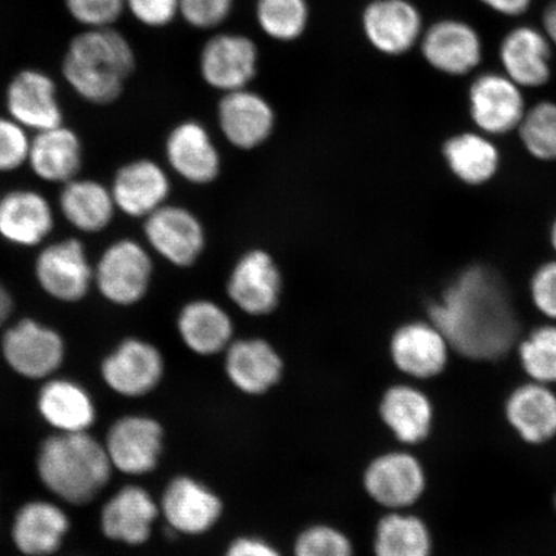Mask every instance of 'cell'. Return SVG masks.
<instances>
[{
  "instance_id": "obj_1",
  "label": "cell",
  "mask_w": 556,
  "mask_h": 556,
  "mask_svg": "<svg viewBox=\"0 0 556 556\" xmlns=\"http://www.w3.org/2000/svg\"><path fill=\"white\" fill-rule=\"evenodd\" d=\"M429 317L451 350L475 361L503 358L519 336L509 291L495 270L482 266L464 270L430 305Z\"/></svg>"
},
{
  "instance_id": "obj_2",
  "label": "cell",
  "mask_w": 556,
  "mask_h": 556,
  "mask_svg": "<svg viewBox=\"0 0 556 556\" xmlns=\"http://www.w3.org/2000/svg\"><path fill=\"white\" fill-rule=\"evenodd\" d=\"M136 67L135 47L116 27L81 29L70 39L61 62L66 85L96 106L119 100Z\"/></svg>"
},
{
  "instance_id": "obj_3",
  "label": "cell",
  "mask_w": 556,
  "mask_h": 556,
  "mask_svg": "<svg viewBox=\"0 0 556 556\" xmlns=\"http://www.w3.org/2000/svg\"><path fill=\"white\" fill-rule=\"evenodd\" d=\"M35 469L45 489L60 502L86 506L101 495L113 475L103 443L83 433H53L40 442Z\"/></svg>"
},
{
  "instance_id": "obj_4",
  "label": "cell",
  "mask_w": 556,
  "mask_h": 556,
  "mask_svg": "<svg viewBox=\"0 0 556 556\" xmlns=\"http://www.w3.org/2000/svg\"><path fill=\"white\" fill-rule=\"evenodd\" d=\"M93 268V288L104 301L117 307H131L142 302L154 277L149 250L131 239L110 243Z\"/></svg>"
},
{
  "instance_id": "obj_5",
  "label": "cell",
  "mask_w": 556,
  "mask_h": 556,
  "mask_svg": "<svg viewBox=\"0 0 556 556\" xmlns=\"http://www.w3.org/2000/svg\"><path fill=\"white\" fill-rule=\"evenodd\" d=\"M0 350L7 366L21 378L47 380L65 363L61 333L31 317L21 318L2 331Z\"/></svg>"
},
{
  "instance_id": "obj_6",
  "label": "cell",
  "mask_w": 556,
  "mask_h": 556,
  "mask_svg": "<svg viewBox=\"0 0 556 556\" xmlns=\"http://www.w3.org/2000/svg\"><path fill=\"white\" fill-rule=\"evenodd\" d=\"M34 276L48 296L74 304L85 301L92 290L94 268L85 243L68 238L40 250L34 263Z\"/></svg>"
},
{
  "instance_id": "obj_7",
  "label": "cell",
  "mask_w": 556,
  "mask_h": 556,
  "mask_svg": "<svg viewBox=\"0 0 556 556\" xmlns=\"http://www.w3.org/2000/svg\"><path fill=\"white\" fill-rule=\"evenodd\" d=\"M100 374L111 392L125 399L144 397L162 382L165 359L148 340L125 338L102 358Z\"/></svg>"
},
{
  "instance_id": "obj_8",
  "label": "cell",
  "mask_w": 556,
  "mask_h": 556,
  "mask_svg": "<svg viewBox=\"0 0 556 556\" xmlns=\"http://www.w3.org/2000/svg\"><path fill=\"white\" fill-rule=\"evenodd\" d=\"M103 446L117 471L130 477L148 476L163 456L164 429L154 417L124 415L111 424Z\"/></svg>"
},
{
  "instance_id": "obj_9",
  "label": "cell",
  "mask_w": 556,
  "mask_h": 556,
  "mask_svg": "<svg viewBox=\"0 0 556 556\" xmlns=\"http://www.w3.org/2000/svg\"><path fill=\"white\" fill-rule=\"evenodd\" d=\"M364 489L374 503L389 511H405L422 497L427 475L422 464L405 451L379 455L367 465Z\"/></svg>"
},
{
  "instance_id": "obj_10",
  "label": "cell",
  "mask_w": 556,
  "mask_h": 556,
  "mask_svg": "<svg viewBox=\"0 0 556 556\" xmlns=\"http://www.w3.org/2000/svg\"><path fill=\"white\" fill-rule=\"evenodd\" d=\"M143 233L154 252L172 266H193L203 254V224L189 208L165 204L144 218Z\"/></svg>"
},
{
  "instance_id": "obj_11",
  "label": "cell",
  "mask_w": 556,
  "mask_h": 556,
  "mask_svg": "<svg viewBox=\"0 0 556 556\" xmlns=\"http://www.w3.org/2000/svg\"><path fill=\"white\" fill-rule=\"evenodd\" d=\"M4 99L7 115L29 131L65 124L58 85L45 70L21 68L7 86Z\"/></svg>"
},
{
  "instance_id": "obj_12",
  "label": "cell",
  "mask_w": 556,
  "mask_h": 556,
  "mask_svg": "<svg viewBox=\"0 0 556 556\" xmlns=\"http://www.w3.org/2000/svg\"><path fill=\"white\" fill-rule=\"evenodd\" d=\"M260 51L247 35L222 33L206 41L200 53V74L222 93L248 88L258 73Z\"/></svg>"
},
{
  "instance_id": "obj_13",
  "label": "cell",
  "mask_w": 556,
  "mask_h": 556,
  "mask_svg": "<svg viewBox=\"0 0 556 556\" xmlns=\"http://www.w3.org/2000/svg\"><path fill=\"white\" fill-rule=\"evenodd\" d=\"M160 516L172 531L200 536L217 526L224 503L207 485L189 476L173 478L159 503Z\"/></svg>"
},
{
  "instance_id": "obj_14",
  "label": "cell",
  "mask_w": 556,
  "mask_h": 556,
  "mask_svg": "<svg viewBox=\"0 0 556 556\" xmlns=\"http://www.w3.org/2000/svg\"><path fill=\"white\" fill-rule=\"evenodd\" d=\"M424 60L437 72L464 76L481 65L483 40L467 21L443 18L424 30L420 39Z\"/></svg>"
},
{
  "instance_id": "obj_15",
  "label": "cell",
  "mask_w": 556,
  "mask_h": 556,
  "mask_svg": "<svg viewBox=\"0 0 556 556\" xmlns=\"http://www.w3.org/2000/svg\"><path fill=\"white\" fill-rule=\"evenodd\" d=\"M282 276L273 255L254 249L235 264L227 282V294L241 312L262 317L273 313L280 303Z\"/></svg>"
},
{
  "instance_id": "obj_16",
  "label": "cell",
  "mask_w": 556,
  "mask_h": 556,
  "mask_svg": "<svg viewBox=\"0 0 556 556\" xmlns=\"http://www.w3.org/2000/svg\"><path fill=\"white\" fill-rule=\"evenodd\" d=\"M368 43L381 54H406L420 43L424 23L420 10L409 0H372L363 13Z\"/></svg>"
},
{
  "instance_id": "obj_17",
  "label": "cell",
  "mask_w": 556,
  "mask_h": 556,
  "mask_svg": "<svg viewBox=\"0 0 556 556\" xmlns=\"http://www.w3.org/2000/svg\"><path fill=\"white\" fill-rule=\"evenodd\" d=\"M469 106L477 127L490 135L517 129L527 111L521 88L497 73L477 76L469 89Z\"/></svg>"
},
{
  "instance_id": "obj_18",
  "label": "cell",
  "mask_w": 556,
  "mask_h": 556,
  "mask_svg": "<svg viewBox=\"0 0 556 556\" xmlns=\"http://www.w3.org/2000/svg\"><path fill=\"white\" fill-rule=\"evenodd\" d=\"M159 504L141 485H124L102 506L100 530L104 538L127 546H142L152 536Z\"/></svg>"
},
{
  "instance_id": "obj_19",
  "label": "cell",
  "mask_w": 556,
  "mask_h": 556,
  "mask_svg": "<svg viewBox=\"0 0 556 556\" xmlns=\"http://www.w3.org/2000/svg\"><path fill=\"white\" fill-rule=\"evenodd\" d=\"M116 211L130 218H148L166 204L172 184L162 165L137 159L116 170L110 187Z\"/></svg>"
},
{
  "instance_id": "obj_20",
  "label": "cell",
  "mask_w": 556,
  "mask_h": 556,
  "mask_svg": "<svg viewBox=\"0 0 556 556\" xmlns=\"http://www.w3.org/2000/svg\"><path fill=\"white\" fill-rule=\"evenodd\" d=\"M218 123L222 135L233 148L250 151L268 141L276 116L263 96L243 88L224 93L218 104Z\"/></svg>"
},
{
  "instance_id": "obj_21",
  "label": "cell",
  "mask_w": 556,
  "mask_h": 556,
  "mask_svg": "<svg viewBox=\"0 0 556 556\" xmlns=\"http://www.w3.org/2000/svg\"><path fill=\"white\" fill-rule=\"evenodd\" d=\"M451 346L432 323H408L395 330L391 356L395 367L408 378L428 380L438 377L448 364Z\"/></svg>"
},
{
  "instance_id": "obj_22",
  "label": "cell",
  "mask_w": 556,
  "mask_h": 556,
  "mask_svg": "<svg viewBox=\"0 0 556 556\" xmlns=\"http://www.w3.org/2000/svg\"><path fill=\"white\" fill-rule=\"evenodd\" d=\"M72 521L61 506L31 500L18 507L11 526L12 544L25 556H52L61 551Z\"/></svg>"
},
{
  "instance_id": "obj_23",
  "label": "cell",
  "mask_w": 556,
  "mask_h": 556,
  "mask_svg": "<svg viewBox=\"0 0 556 556\" xmlns=\"http://www.w3.org/2000/svg\"><path fill=\"white\" fill-rule=\"evenodd\" d=\"M165 156L172 170L187 182L205 186L220 173V154L203 124L184 122L166 138Z\"/></svg>"
},
{
  "instance_id": "obj_24",
  "label": "cell",
  "mask_w": 556,
  "mask_h": 556,
  "mask_svg": "<svg viewBox=\"0 0 556 556\" xmlns=\"http://www.w3.org/2000/svg\"><path fill=\"white\" fill-rule=\"evenodd\" d=\"M53 208L43 193L12 190L0 198V238L20 248L41 245L53 232Z\"/></svg>"
},
{
  "instance_id": "obj_25",
  "label": "cell",
  "mask_w": 556,
  "mask_h": 556,
  "mask_svg": "<svg viewBox=\"0 0 556 556\" xmlns=\"http://www.w3.org/2000/svg\"><path fill=\"white\" fill-rule=\"evenodd\" d=\"M225 370L243 394L262 395L281 381L283 361L276 348L261 338L233 340L226 350Z\"/></svg>"
},
{
  "instance_id": "obj_26",
  "label": "cell",
  "mask_w": 556,
  "mask_h": 556,
  "mask_svg": "<svg viewBox=\"0 0 556 556\" xmlns=\"http://www.w3.org/2000/svg\"><path fill=\"white\" fill-rule=\"evenodd\" d=\"M553 46L544 30L530 25L514 27L500 45L504 74L520 88H540L552 78Z\"/></svg>"
},
{
  "instance_id": "obj_27",
  "label": "cell",
  "mask_w": 556,
  "mask_h": 556,
  "mask_svg": "<svg viewBox=\"0 0 556 556\" xmlns=\"http://www.w3.org/2000/svg\"><path fill=\"white\" fill-rule=\"evenodd\" d=\"M40 419L55 433L89 432L97 420L92 394L80 382L67 378H50L37 395Z\"/></svg>"
},
{
  "instance_id": "obj_28",
  "label": "cell",
  "mask_w": 556,
  "mask_h": 556,
  "mask_svg": "<svg viewBox=\"0 0 556 556\" xmlns=\"http://www.w3.org/2000/svg\"><path fill=\"white\" fill-rule=\"evenodd\" d=\"M81 139L65 124L37 131L31 137L27 164L45 182L65 185L79 177L83 166Z\"/></svg>"
},
{
  "instance_id": "obj_29",
  "label": "cell",
  "mask_w": 556,
  "mask_h": 556,
  "mask_svg": "<svg viewBox=\"0 0 556 556\" xmlns=\"http://www.w3.org/2000/svg\"><path fill=\"white\" fill-rule=\"evenodd\" d=\"M505 416L526 443L544 444L556 437V394L551 386L527 382L507 397Z\"/></svg>"
},
{
  "instance_id": "obj_30",
  "label": "cell",
  "mask_w": 556,
  "mask_h": 556,
  "mask_svg": "<svg viewBox=\"0 0 556 556\" xmlns=\"http://www.w3.org/2000/svg\"><path fill=\"white\" fill-rule=\"evenodd\" d=\"M379 414L395 440L408 446L426 441L432 433L433 403L414 386L397 384L387 389L380 401Z\"/></svg>"
},
{
  "instance_id": "obj_31",
  "label": "cell",
  "mask_w": 556,
  "mask_h": 556,
  "mask_svg": "<svg viewBox=\"0 0 556 556\" xmlns=\"http://www.w3.org/2000/svg\"><path fill=\"white\" fill-rule=\"evenodd\" d=\"M184 344L199 356L211 357L226 352L233 342V323L218 303L199 299L187 303L177 318Z\"/></svg>"
},
{
  "instance_id": "obj_32",
  "label": "cell",
  "mask_w": 556,
  "mask_h": 556,
  "mask_svg": "<svg viewBox=\"0 0 556 556\" xmlns=\"http://www.w3.org/2000/svg\"><path fill=\"white\" fill-rule=\"evenodd\" d=\"M59 207L67 224L81 233L104 231L116 212L109 187L99 180L79 177L62 185Z\"/></svg>"
},
{
  "instance_id": "obj_33",
  "label": "cell",
  "mask_w": 556,
  "mask_h": 556,
  "mask_svg": "<svg viewBox=\"0 0 556 556\" xmlns=\"http://www.w3.org/2000/svg\"><path fill=\"white\" fill-rule=\"evenodd\" d=\"M433 539L421 518L405 511H389L377 525L375 556H432Z\"/></svg>"
},
{
  "instance_id": "obj_34",
  "label": "cell",
  "mask_w": 556,
  "mask_h": 556,
  "mask_svg": "<svg viewBox=\"0 0 556 556\" xmlns=\"http://www.w3.org/2000/svg\"><path fill=\"white\" fill-rule=\"evenodd\" d=\"M443 154L455 176L471 186L485 184L498 168L497 149L489 139L476 134L452 137L444 144Z\"/></svg>"
},
{
  "instance_id": "obj_35",
  "label": "cell",
  "mask_w": 556,
  "mask_h": 556,
  "mask_svg": "<svg viewBox=\"0 0 556 556\" xmlns=\"http://www.w3.org/2000/svg\"><path fill=\"white\" fill-rule=\"evenodd\" d=\"M307 0H256V24L264 35L282 43L298 40L309 24Z\"/></svg>"
},
{
  "instance_id": "obj_36",
  "label": "cell",
  "mask_w": 556,
  "mask_h": 556,
  "mask_svg": "<svg viewBox=\"0 0 556 556\" xmlns=\"http://www.w3.org/2000/svg\"><path fill=\"white\" fill-rule=\"evenodd\" d=\"M520 365L532 381L556 384V326L534 329L519 345Z\"/></svg>"
},
{
  "instance_id": "obj_37",
  "label": "cell",
  "mask_w": 556,
  "mask_h": 556,
  "mask_svg": "<svg viewBox=\"0 0 556 556\" xmlns=\"http://www.w3.org/2000/svg\"><path fill=\"white\" fill-rule=\"evenodd\" d=\"M521 141L530 154L556 162V103L542 101L526 111L519 124Z\"/></svg>"
},
{
  "instance_id": "obj_38",
  "label": "cell",
  "mask_w": 556,
  "mask_h": 556,
  "mask_svg": "<svg viewBox=\"0 0 556 556\" xmlns=\"http://www.w3.org/2000/svg\"><path fill=\"white\" fill-rule=\"evenodd\" d=\"M294 556H354V547L339 528L315 525L298 534Z\"/></svg>"
},
{
  "instance_id": "obj_39",
  "label": "cell",
  "mask_w": 556,
  "mask_h": 556,
  "mask_svg": "<svg viewBox=\"0 0 556 556\" xmlns=\"http://www.w3.org/2000/svg\"><path fill=\"white\" fill-rule=\"evenodd\" d=\"M70 18L83 30L116 27L124 13L125 0H64Z\"/></svg>"
},
{
  "instance_id": "obj_40",
  "label": "cell",
  "mask_w": 556,
  "mask_h": 556,
  "mask_svg": "<svg viewBox=\"0 0 556 556\" xmlns=\"http://www.w3.org/2000/svg\"><path fill=\"white\" fill-rule=\"evenodd\" d=\"M31 137L29 130L0 115V173H11L23 168L29 157Z\"/></svg>"
},
{
  "instance_id": "obj_41",
  "label": "cell",
  "mask_w": 556,
  "mask_h": 556,
  "mask_svg": "<svg viewBox=\"0 0 556 556\" xmlns=\"http://www.w3.org/2000/svg\"><path fill=\"white\" fill-rule=\"evenodd\" d=\"M233 0H179V17L193 29L212 30L231 15Z\"/></svg>"
},
{
  "instance_id": "obj_42",
  "label": "cell",
  "mask_w": 556,
  "mask_h": 556,
  "mask_svg": "<svg viewBox=\"0 0 556 556\" xmlns=\"http://www.w3.org/2000/svg\"><path fill=\"white\" fill-rule=\"evenodd\" d=\"M125 9L149 29H164L179 17V0H125Z\"/></svg>"
},
{
  "instance_id": "obj_43",
  "label": "cell",
  "mask_w": 556,
  "mask_h": 556,
  "mask_svg": "<svg viewBox=\"0 0 556 556\" xmlns=\"http://www.w3.org/2000/svg\"><path fill=\"white\" fill-rule=\"evenodd\" d=\"M532 301L542 315L556 319V261L538 269L531 282Z\"/></svg>"
},
{
  "instance_id": "obj_44",
  "label": "cell",
  "mask_w": 556,
  "mask_h": 556,
  "mask_svg": "<svg viewBox=\"0 0 556 556\" xmlns=\"http://www.w3.org/2000/svg\"><path fill=\"white\" fill-rule=\"evenodd\" d=\"M225 556H282V554L266 540L243 536L228 545Z\"/></svg>"
},
{
  "instance_id": "obj_45",
  "label": "cell",
  "mask_w": 556,
  "mask_h": 556,
  "mask_svg": "<svg viewBox=\"0 0 556 556\" xmlns=\"http://www.w3.org/2000/svg\"><path fill=\"white\" fill-rule=\"evenodd\" d=\"M493 12L506 17H519L530 10L532 0H479Z\"/></svg>"
},
{
  "instance_id": "obj_46",
  "label": "cell",
  "mask_w": 556,
  "mask_h": 556,
  "mask_svg": "<svg viewBox=\"0 0 556 556\" xmlns=\"http://www.w3.org/2000/svg\"><path fill=\"white\" fill-rule=\"evenodd\" d=\"M542 30H544L553 47L556 48V0L548 4L542 15Z\"/></svg>"
},
{
  "instance_id": "obj_47",
  "label": "cell",
  "mask_w": 556,
  "mask_h": 556,
  "mask_svg": "<svg viewBox=\"0 0 556 556\" xmlns=\"http://www.w3.org/2000/svg\"><path fill=\"white\" fill-rule=\"evenodd\" d=\"M13 312V296L9 288L0 281V332L5 328Z\"/></svg>"
},
{
  "instance_id": "obj_48",
  "label": "cell",
  "mask_w": 556,
  "mask_h": 556,
  "mask_svg": "<svg viewBox=\"0 0 556 556\" xmlns=\"http://www.w3.org/2000/svg\"><path fill=\"white\" fill-rule=\"evenodd\" d=\"M552 242H553L554 249L556 250V222L552 229Z\"/></svg>"
},
{
  "instance_id": "obj_49",
  "label": "cell",
  "mask_w": 556,
  "mask_h": 556,
  "mask_svg": "<svg viewBox=\"0 0 556 556\" xmlns=\"http://www.w3.org/2000/svg\"><path fill=\"white\" fill-rule=\"evenodd\" d=\"M555 507H556V495H555Z\"/></svg>"
}]
</instances>
